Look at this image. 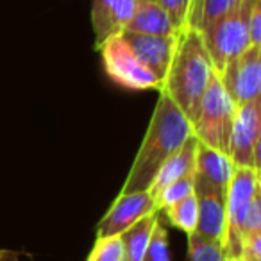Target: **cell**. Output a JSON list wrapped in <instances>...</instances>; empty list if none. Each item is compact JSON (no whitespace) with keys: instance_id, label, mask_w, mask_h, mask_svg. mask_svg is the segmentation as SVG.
<instances>
[{"instance_id":"cell-20","label":"cell","mask_w":261,"mask_h":261,"mask_svg":"<svg viewBox=\"0 0 261 261\" xmlns=\"http://www.w3.org/2000/svg\"><path fill=\"white\" fill-rule=\"evenodd\" d=\"M193 181H195V172L193 174H188L185 177L177 179L172 185L165 186L160 192V195L156 197V207L158 211H163L165 207L172 206V204L179 202V200L186 199L193 193Z\"/></svg>"},{"instance_id":"cell-27","label":"cell","mask_w":261,"mask_h":261,"mask_svg":"<svg viewBox=\"0 0 261 261\" xmlns=\"http://www.w3.org/2000/svg\"><path fill=\"white\" fill-rule=\"evenodd\" d=\"M0 261H20V252L9 249H0Z\"/></svg>"},{"instance_id":"cell-12","label":"cell","mask_w":261,"mask_h":261,"mask_svg":"<svg viewBox=\"0 0 261 261\" xmlns=\"http://www.w3.org/2000/svg\"><path fill=\"white\" fill-rule=\"evenodd\" d=\"M145 2L150 0H91L95 47L100 48L106 40L122 33L140 6Z\"/></svg>"},{"instance_id":"cell-13","label":"cell","mask_w":261,"mask_h":261,"mask_svg":"<svg viewBox=\"0 0 261 261\" xmlns=\"http://www.w3.org/2000/svg\"><path fill=\"white\" fill-rule=\"evenodd\" d=\"M195 152H197V138L192 135L182 143L181 149H179L174 156L168 158L163 163V167L158 170L156 177H154L152 185H150V188H149V193L154 199L160 195V192L165 186L172 185V182L177 181V179L195 172Z\"/></svg>"},{"instance_id":"cell-19","label":"cell","mask_w":261,"mask_h":261,"mask_svg":"<svg viewBox=\"0 0 261 261\" xmlns=\"http://www.w3.org/2000/svg\"><path fill=\"white\" fill-rule=\"evenodd\" d=\"M188 261H229L224 254L220 242L206 240L202 236L192 234L188 236Z\"/></svg>"},{"instance_id":"cell-23","label":"cell","mask_w":261,"mask_h":261,"mask_svg":"<svg viewBox=\"0 0 261 261\" xmlns=\"http://www.w3.org/2000/svg\"><path fill=\"white\" fill-rule=\"evenodd\" d=\"M154 2L168 13L179 31L188 27V13L192 8V0H154Z\"/></svg>"},{"instance_id":"cell-11","label":"cell","mask_w":261,"mask_h":261,"mask_svg":"<svg viewBox=\"0 0 261 261\" xmlns=\"http://www.w3.org/2000/svg\"><path fill=\"white\" fill-rule=\"evenodd\" d=\"M120 34L135 58L160 83H163L174 56L177 36H149V34L129 33V31H122Z\"/></svg>"},{"instance_id":"cell-4","label":"cell","mask_w":261,"mask_h":261,"mask_svg":"<svg viewBox=\"0 0 261 261\" xmlns=\"http://www.w3.org/2000/svg\"><path fill=\"white\" fill-rule=\"evenodd\" d=\"M259 192V170L234 167L225 190V236L222 242V249L229 261H238L247 213Z\"/></svg>"},{"instance_id":"cell-1","label":"cell","mask_w":261,"mask_h":261,"mask_svg":"<svg viewBox=\"0 0 261 261\" xmlns=\"http://www.w3.org/2000/svg\"><path fill=\"white\" fill-rule=\"evenodd\" d=\"M192 136V123L165 93H160L145 138L120 193L149 192L158 170Z\"/></svg>"},{"instance_id":"cell-10","label":"cell","mask_w":261,"mask_h":261,"mask_svg":"<svg viewBox=\"0 0 261 261\" xmlns=\"http://www.w3.org/2000/svg\"><path fill=\"white\" fill-rule=\"evenodd\" d=\"M154 211H158L156 200L149 192L118 193L108 213L98 222L97 238L122 234L140 218L147 217Z\"/></svg>"},{"instance_id":"cell-3","label":"cell","mask_w":261,"mask_h":261,"mask_svg":"<svg viewBox=\"0 0 261 261\" xmlns=\"http://www.w3.org/2000/svg\"><path fill=\"white\" fill-rule=\"evenodd\" d=\"M234 109L236 106L222 86L220 75L213 70L200 100L197 118L192 123V135L197 142L227 156Z\"/></svg>"},{"instance_id":"cell-17","label":"cell","mask_w":261,"mask_h":261,"mask_svg":"<svg viewBox=\"0 0 261 261\" xmlns=\"http://www.w3.org/2000/svg\"><path fill=\"white\" fill-rule=\"evenodd\" d=\"M161 218V211L147 215L140 218L136 224H133L125 232H122V243L125 250V261H142L143 254L147 250V245L150 242V236L154 232L158 220Z\"/></svg>"},{"instance_id":"cell-6","label":"cell","mask_w":261,"mask_h":261,"mask_svg":"<svg viewBox=\"0 0 261 261\" xmlns=\"http://www.w3.org/2000/svg\"><path fill=\"white\" fill-rule=\"evenodd\" d=\"M261 98L234 109L231 136H229V160L234 167L259 170L261 156Z\"/></svg>"},{"instance_id":"cell-15","label":"cell","mask_w":261,"mask_h":261,"mask_svg":"<svg viewBox=\"0 0 261 261\" xmlns=\"http://www.w3.org/2000/svg\"><path fill=\"white\" fill-rule=\"evenodd\" d=\"M232 170H234V165L229 160V156L197 142V152H195L197 175H200L202 179H206L207 182L218 186V188L227 190Z\"/></svg>"},{"instance_id":"cell-18","label":"cell","mask_w":261,"mask_h":261,"mask_svg":"<svg viewBox=\"0 0 261 261\" xmlns=\"http://www.w3.org/2000/svg\"><path fill=\"white\" fill-rule=\"evenodd\" d=\"M161 213H165L167 220L170 222V225H174L175 229L186 232V234H192L195 232L197 227V199L195 193H192L186 199L179 200V202L172 204V206L165 207Z\"/></svg>"},{"instance_id":"cell-7","label":"cell","mask_w":261,"mask_h":261,"mask_svg":"<svg viewBox=\"0 0 261 261\" xmlns=\"http://www.w3.org/2000/svg\"><path fill=\"white\" fill-rule=\"evenodd\" d=\"M106 73L127 90H160L161 83L135 58L122 34H115L100 47Z\"/></svg>"},{"instance_id":"cell-2","label":"cell","mask_w":261,"mask_h":261,"mask_svg":"<svg viewBox=\"0 0 261 261\" xmlns=\"http://www.w3.org/2000/svg\"><path fill=\"white\" fill-rule=\"evenodd\" d=\"M213 73L210 54L199 31L186 27L177 34L170 66L160 86L190 123L197 118L200 100Z\"/></svg>"},{"instance_id":"cell-24","label":"cell","mask_w":261,"mask_h":261,"mask_svg":"<svg viewBox=\"0 0 261 261\" xmlns=\"http://www.w3.org/2000/svg\"><path fill=\"white\" fill-rule=\"evenodd\" d=\"M254 232H261V192L254 197L252 204L249 207V213H247L245 218V227H243V240L249 234H254Z\"/></svg>"},{"instance_id":"cell-5","label":"cell","mask_w":261,"mask_h":261,"mask_svg":"<svg viewBox=\"0 0 261 261\" xmlns=\"http://www.w3.org/2000/svg\"><path fill=\"white\" fill-rule=\"evenodd\" d=\"M254 2L256 0H252L250 4H247L234 15L225 16L200 31L204 47L210 54L211 65L217 73H220L229 61L238 58L242 52H245L250 47L249 16Z\"/></svg>"},{"instance_id":"cell-9","label":"cell","mask_w":261,"mask_h":261,"mask_svg":"<svg viewBox=\"0 0 261 261\" xmlns=\"http://www.w3.org/2000/svg\"><path fill=\"white\" fill-rule=\"evenodd\" d=\"M193 193L197 199L195 234L222 243L225 236V190L195 174Z\"/></svg>"},{"instance_id":"cell-8","label":"cell","mask_w":261,"mask_h":261,"mask_svg":"<svg viewBox=\"0 0 261 261\" xmlns=\"http://www.w3.org/2000/svg\"><path fill=\"white\" fill-rule=\"evenodd\" d=\"M218 75L236 108L257 100L261 95V47L250 45L229 61Z\"/></svg>"},{"instance_id":"cell-22","label":"cell","mask_w":261,"mask_h":261,"mask_svg":"<svg viewBox=\"0 0 261 261\" xmlns=\"http://www.w3.org/2000/svg\"><path fill=\"white\" fill-rule=\"evenodd\" d=\"M142 261H170V252H168V231L161 218L158 220L154 232L150 236V242L147 245V250L143 254Z\"/></svg>"},{"instance_id":"cell-21","label":"cell","mask_w":261,"mask_h":261,"mask_svg":"<svg viewBox=\"0 0 261 261\" xmlns=\"http://www.w3.org/2000/svg\"><path fill=\"white\" fill-rule=\"evenodd\" d=\"M86 261H125V250H123L122 236H106L97 238L93 249L88 254Z\"/></svg>"},{"instance_id":"cell-26","label":"cell","mask_w":261,"mask_h":261,"mask_svg":"<svg viewBox=\"0 0 261 261\" xmlns=\"http://www.w3.org/2000/svg\"><path fill=\"white\" fill-rule=\"evenodd\" d=\"M249 40L250 45L261 47V0H256L249 16Z\"/></svg>"},{"instance_id":"cell-16","label":"cell","mask_w":261,"mask_h":261,"mask_svg":"<svg viewBox=\"0 0 261 261\" xmlns=\"http://www.w3.org/2000/svg\"><path fill=\"white\" fill-rule=\"evenodd\" d=\"M250 2L252 0H192V8L188 13V27L200 33L211 23L238 13Z\"/></svg>"},{"instance_id":"cell-25","label":"cell","mask_w":261,"mask_h":261,"mask_svg":"<svg viewBox=\"0 0 261 261\" xmlns=\"http://www.w3.org/2000/svg\"><path fill=\"white\" fill-rule=\"evenodd\" d=\"M238 261H261V232H254L243 240Z\"/></svg>"},{"instance_id":"cell-14","label":"cell","mask_w":261,"mask_h":261,"mask_svg":"<svg viewBox=\"0 0 261 261\" xmlns=\"http://www.w3.org/2000/svg\"><path fill=\"white\" fill-rule=\"evenodd\" d=\"M123 31L138 34H149V36H177L181 31L175 27L168 13L154 0L140 6L135 16L130 18Z\"/></svg>"}]
</instances>
